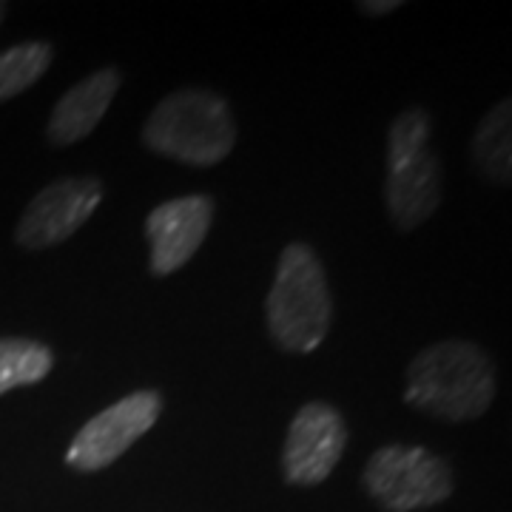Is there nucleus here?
Listing matches in <instances>:
<instances>
[{
  "mask_svg": "<svg viewBox=\"0 0 512 512\" xmlns=\"http://www.w3.org/2000/svg\"><path fill=\"white\" fill-rule=\"evenodd\" d=\"M404 376V402L456 424L484 416L498 393L490 353L470 339H444L419 350Z\"/></svg>",
  "mask_w": 512,
  "mask_h": 512,
  "instance_id": "obj_1",
  "label": "nucleus"
},
{
  "mask_svg": "<svg viewBox=\"0 0 512 512\" xmlns=\"http://www.w3.org/2000/svg\"><path fill=\"white\" fill-rule=\"evenodd\" d=\"M271 342L282 353H313L333 319L328 276L308 242H288L279 254L274 285L265 302Z\"/></svg>",
  "mask_w": 512,
  "mask_h": 512,
  "instance_id": "obj_2",
  "label": "nucleus"
},
{
  "mask_svg": "<svg viewBox=\"0 0 512 512\" xmlns=\"http://www.w3.org/2000/svg\"><path fill=\"white\" fill-rule=\"evenodd\" d=\"M148 151L174 163L208 168L222 163L237 143L228 100L208 89H180L163 97L143 126Z\"/></svg>",
  "mask_w": 512,
  "mask_h": 512,
  "instance_id": "obj_3",
  "label": "nucleus"
},
{
  "mask_svg": "<svg viewBox=\"0 0 512 512\" xmlns=\"http://www.w3.org/2000/svg\"><path fill=\"white\" fill-rule=\"evenodd\" d=\"M430 137L433 117L421 106L402 111L387 134L384 208L399 231L419 228L441 202V168Z\"/></svg>",
  "mask_w": 512,
  "mask_h": 512,
  "instance_id": "obj_4",
  "label": "nucleus"
},
{
  "mask_svg": "<svg viewBox=\"0 0 512 512\" xmlns=\"http://www.w3.org/2000/svg\"><path fill=\"white\" fill-rule=\"evenodd\" d=\"M362 487L384 512H416L447 501L456 476L447 458L419 444H384L367 458Z\"/></svg>",
  "mask_w": 512,
  "mask_h": 512,
  "instance_id": "obj_5",
  "label": "nucleus"
},
{
  "mask_svg": "<svg viewBox=\"0 0 512 512\" xmlns=\"http://www.w3.org/2000/svg\"><path fill=\"white\" fill-rule=\"evenodd\" d=\"M163 393L160 390H137L120 402L106 407L89 419L66 450V464L77 473H100L111 467L137 439L160 421Z\"/></svg>",
  "mask_w": 512,
  "mask_h": 512,
  "instance_id": "obj_6",
  "label": "nucleus"
},
{
  "mask_svg": "<svg viewBox=\"0 0 512 512\" xmlns=\"http://www.w3.org/2000/svg\"><path fill=\"white\" fill-rule=\"evenodd\" d=\"M103 200V183L97 177H60L40 188L23 208L15 242L26 251H46L74 237L92 220Z\"/></svg>",
  "mask_w": 512,
  "mask_h": 512,
  "instance_id": "obj_7",
  "label": "nucleus"
},
{
  "mask_svg": "<svg viewBox=\"0 0 512 512\" xmlns=\"http://www.w3.org/2000/svg\"><path fill=\"white\" fill-rule=\"evenodd\" d=\"M348 447V424L328 402L302 404L282 447V476L291 487H316L336 470Z\"/></svg>",
  "mask_w": 512,
  "mask_h": 512,
  "instance_id": "obj_8",
  "label": "nucleus"
},
{
  "mask_svg": "<svg viewBox=\"0 0 512 512\" xmlns=\"http://www.w3.org/2000/svg\"><path fill=\"white\" fill-rule=\"evenodd\" d=\"M211 222H214V200L208 194H185L157 205L146 220L151 274L168 276L180 271L200 251Z\"/></svg>",
  "mask_w": 512,
  "mask_h": 512,
  "instance_id": "obj_9",
  "label": "nucleus"
},
{
  "mask_svg": "<svg viewBox=\"0 0 512 512\" xmlns=\"http://www.w3.org/2000/svg\"><path fill=\"white\" fill-rule=\"evenodd\" d=\"M120 83H123V74L114 66L83 77L77 86H72L57 100L49 126H46V140L55 148L74 146L86 140L106 117L114 94L120 92Z\"/></svg>",
  "mask_w": 512,
  "mask_h": 512,
  "instance_id": "obj_10",
  "label": "nucleus"
},
{
  "mask_svg": "<svg viewBox=\"0 0 512 512\" xmlns=\"http://www.w3.org/2000/svg\"><path fill=\"white\" fill-rule=\"evenodd\" d=\"M473 165L493 185H510L512 180V106L510 100L495 103L478 123L470 143Z\"/></svg>",
  "mask_w": 512,
  "mask_h": 512,
  "instance_id": "obj_11",
  "label": "nucleus"
},
{
  "mask_svg": "<svg viewBox=\"0 0 512 512\" xmlns=\"http://www.w3.org/2000/svg\"><path fill=\"white\" fill-rule=\"evenodd\" d=\"M55 367V350L35 339L3 336L0 339V396L43 382Z\"/></svg>",
  "mask_w": 512,
  "mask_h": 512,
  "instance_id": "obj_12",
  "label": "nucleus"
},
{
  "mask_svg": "<svg viewBox=\"0 0 512 512\" xmlns=\"http://www.w3.org/2000/svg\"><path fill=\"white\" fill-rule=\"evenodd\" d=\"M55 49L46 40H26L0 52V103L32 89L52 66Z\"/></svg>",
  "mask_w": 512,
  "mask_h": 512,
  "instance_id": "obj_13",
  "label": "nucleus"
},
{
  "mask_svg": "<svg viewBox=\"0 0 512 512\" xmlns=\"http://www.w3.org/2000/svg\"><path fill=\"white\" fill-rule=\"evenodd\" d=\"M359 9L370 18H382V15L402 9V0H365V3H359Z\"/></svg>",
  "mask_w": 512,
  "mask_h": 512,
  "instance_id": "obj_14",
  "label": "nucleus"
},
{
  "mask_svg": "<svg viewBox=\"0 0 512 512\" xmlns=\"http://www.w3.org/2000/svg\"><path fill=\"white\" fill-rule=\"evenodd\" d=\"M6 12H9V6H6V3H3V0H0V23H3V20H6Z\"/></svg>",
  "mask_w": 512,
  "mask_h": 512,
  "instance_id": "obj_15",
  "label": "nucleus"
}]
</instances>
